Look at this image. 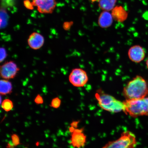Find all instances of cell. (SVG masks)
I'll list each match as a JSON object with an SVG mask.
<instances>
[{
    "label": "cell",
    "instance_id": "cell-9",
    "mask_svg": "<svg viewBox=\"0 0 148 148\" xmlns=\"http://www.w3.org/2000/svg\"><path fill=\"white\" fill-rule=\"evenodd\" d=\"M44 37L40 33L36 32L32 33L29 37L28 43L29 46L34 50H38L44 45Z\"/></svg>",
    "mask_w": 148,
    "mask_h": 148
},
{
    "label": "cell",
    "instance_id": "cell-10",
    "mask_svg": "<svg viewBox=\"0 0 148 148\" xmlns=\"http://www.w3.org/2000/svg\"><path fill=\"white\" fill-rule=\"evenodd\" d=\"M86 137L82 129L74 130L71 134V144L74 147L80 148L85 145Z\"/></svg>",
    "mask_w": 148,
    "mask_h": 148
},
{
    "label": "cell",
    "instance_id": "cell-19",
    "mask_svg": "<svg viewBox=\"0 0 148 148\" xmlns=\"http://www.w3.org/2000/svg\"><path fill=\"white\" fill-rule=\"evenodd\" d=\"M1 53V62L3 61L7 56V53L6 49L4 48L1 47L0 49Z\"/></svg>",
    "mask_w": 148,
    "mask_h": 148
},
{
    "label": "cell",
    "instance_id": "cell-16",
    "mask_svg": "<svg viewBox=\"0 0 148 148\" xmlns=\"http://www.w3.org/2000/svg\"><path fill=\"white\" fill-rule=\"evenodd\" d=\"M8 15L7 14L4 9H1V24L3 23V26H5L6 23L7 22V20H8Z\"/></svg>",
    "mask_w": 148,
    "mask_h": 148
},
{
    "label": "cell",
    "instance_id": "cell-8",
    "mask_svg": "<svg viewBox=\"0 0 148 148\" xmlns=\"http://www.w3.org/2000/svg\"><path fill=\"white\" fill-rule=\"evenodd\" d=\"M128 56L130 60L132 62L136 63H140L144 59L145 51L140 46H133L128 50Z\"/></svg>",
    "mask_w": 148,
    "mask_h": 148
},
{
    "label": "cell",
    "instance_id": "cell-4",
    "mask_svg": "<svg viewBox=\"0 0 148 148\" xmlns=\"http://www.w3.org/2000/svg\"><path fill=\"white\" fill-rule=\"evenodd\" d=\"M137 144L134 134L126 131L122 133L118 139L107 143L102 148H135Z\"/></svg>",
    "mask_w": 148,
    "mask_h": 148
},
{
    "label": "cell",
    "instance_id": "cell-6",
    "mask_svg": "<svg viewBox=\"0 0 148 148\" xmlns=\"http://www.w3.org/2000/svg\"><path fill=\"white\" fill-rule=\"evenodd\" d=\"M19 70L20 68L14 61H8L1 66L0 75L3 79L10 80L14 78Z\"/></svg>",
    "mask_w": 148,
    "mask_h": 148
},
{
    "label": "cell",
    "instance_id": "cell-13",
    "mask_svg": "<svg viewBox=\"0 0 148 148\" xmlns=\"http://www.w3.org/2000/svg\"><path fill=\"white\" fill-rule=\"evenodd\" d=\"M12 86L11 82L8 80L3 79L0 81V93L1 95L10 94L12 92Z\"/></svg>",
    "mask_w": 148,
    "mask_h": 148
},
{
    "label": "cell",
    "instance_id": "cell-11",
    "mask_svg": "<svg viewBox=\"0 0 148 148\" xmlns=\"http://www.w3.org/2000/svg\"><path fill=\"white\" fill-rule=\"evenodd\" d=\"M113 18L112 15L108 12H102L99 17L98 23L101 28H107L111 26L113 23Z\"/></svg>",
    "mask_w": 148,
    "mask_h": 148
},
{
    "label": "cell",
    "instance_id": "cell-25",
    "mask_svg": "<svg viewBox=\"0 0 148 148\" xmlns=\"http://www.w3.org/2000/svg\"><path fill=\"white\" fill-rule=\"evenodd\" d=\"M14 0H6L7 3L9 4H11L12 2L14 1Z\"/></svg>",
    "mask_w": 148,
    "mask_h": 148
},
{
    "label": "cell",
    "instance_id": "cell-27",
    "mask_svg": "<svg viewBox=\"0 0 148 148\" xmlns=\"http://www.w3.org/2000/svg\"><path fill=\"white\" fill-rule=\"evenodd\" d=\"M92 2H94L96 1H98L99 2V0H90Z\"/></svg>",
    "mask_w": 148,
    "mask_h": 148
},
{
    "label": "cell",
    "instance_id": "cell-20",
    "mask_svg": "<svg viewBox=\"0 0 148 148\" xmlns=\"http://www.w3.org/2000/svg\"><path fill=\"white\" fill-rule=\"evenodd\" d=\"M24 4L25 7L29 9L32 10L34 9L33 5L29 0L24 1Z\"/></svg>",
    "mask_w": 148,
    "mask_h": 148
},
{
    "label": "cell",
    "instance_id": "cell-12",
    "mask_svg": "<svg viewBox=\"0 0 148 148\" xmlns=\"http://www.w3.org/2000/svg\"><path fill=\"white\" fill-rule=\"evenodd\" d=\"M112 15L113 19L118 22H123L127 19L128 14L121 6H117L113 9Z\"/></svg>",
    "mask_w": 148,
    "mask_h": 148
},
{
    "label": "cell",
    "instance_id": "cell-23",
    "mask_svg": "<svg viewBox=\"0 0 148 148\" xmlns=\"http://www.w3.org/2000/svg\"><path fill=\"white\" fill-rule=\"evenodd\" d=\"M15 147L12 141H10L8 142L6 146L7 148H14Z\"/></svg>",
    "mask_w": 148,
    "mask_h": 148
},
{
    "label": "cell",
    "instance_id": "cell-24",
    "mask_svg": "<svg viewBox=\"0 0 148 148\" xmlns=\"http://www.w3.org/2000/svg\"><path fill=\"white\" fill-rule=\"evenodd\" d=\"M78 124V122H72L71 124V126L74 127V128H76L77 126V125Z\"/></svg>",
    "mask_w": 148,
    "mask_h": 148
},
{
    "label": "cell",
    "instance_id": "cell-14",
    "mask_svg": "<svg viewBox=\"0 0 148 148\" xmlns=\"http://www.w3.org/2000/svg\"><path fill=\"white\" fill-rule=\"evenodd\" d=\"M117 0H99V6L102 10L110 11L113 10Z\"/></svg>",
    "mask_w": 148,
    "mask_h": 148
},
{
    "label": "cell",
    "instance_id": "cell-22",
    "mask_svg": "<svg viewBox=\"0 0 148 148\" xmlns=\"http://www.w3.org/2000/svg\"><path fill=\"white\" fill-rule=\"evenodd\" d=\"M72 24L73 22H64L63 25V28L65 30H68L70 29Z\"/></svg>",
    "mask_w": 148,
    "mask_h": 148
},
{
    "label": "cell",
    "instance_id": "cell-26",
    "mask_svg": "<svg viewBox=\"0 0 148 148\" xmlns=\"http://www.w3.org/2000/svg\"><path fill=\"white\" fill-rule=\"evenodd\" d=\"M146 65L147 68L148 69V57L147 58L146 61Z\"/></svg>",
    "mask_w": 148,
    "mask_h": 148
},
{
    "label": "cell",
    "instance_id": "cell-18",
    "mask_svg": "<svg viewBox=\"0 0 148 148\" xmlns=\"http://www.w3.org/2000/svg\"><path fill=\"white\" fill-rule=\"evenodd\" d=\"M11 139L12 142L15 146H16L20 144L19 138L16 134H13L12 135Z\"/></svg>",
    "mask_w": 148,
    "mask_h": 148
},
{
    "label": "cell",
    "instance_id": "cell-5",
    "mask_svg": "<svg viewBox=\"0 0 148 148\" xmlns=\"http://www.w3.org/2000/svg\"><path fill=\"white\" fill-rule=\"evenodd\" d=\"M69 80L71 84L76 87L85 86L88 81L87 73L82 69H73L69 76Z\"/></svg>",
    "mask_w": 148,
    "mask_h": 148
},
{
    "label": "cell",
    "instance_id": "cell-17",
    "mask_svg": "<svg viewBox=\"0 0 148 148\" xmlns=\"http://www.w3.org/2000/svg\"><path fill=\"white\" fill-rule=\"evenodd\" d=\"M61 101L58 97H56L52 99L50 106L54 108H59L61 105Z\"/></svg>",
    "mask_w": 148,
    "mask_h": 148
},
{
    "label": "cell",
    "instance_id": "cell-2",
    "mask_svg": "<svg viewBox=\"0 0 148 148\" xmlns=\"http://www.w3.org/2000/svg\"><path fill=\"white\" fill-rule=\"evenodd\" d=\"M98 105L105 111L112 113H118L124 111V102L119 101L112 95L99 90L95 94Z\"/></svg>",
    "mask_w": 148,
    "mask_h": 148
},
{
    "label": "cell",
    "instance_id": "cell-21",
    "mask_svg": "<svg viewBox=\"0 0 148 148\" xmlns=\"http://www.w3.org/2000/svg\"><path fill=\"white\" fill-rule=\"evenodd\" d=\"M34 102L36 104H43L44 101L43 98L40 94H38L35 99Z\"/></svg>",
    "mask_w": 148,
    "mask_h": 148
},
{
    "label": "cell",
    "instance_id": "cell-3",
    "mask_svg": "<svg viewBox=\"0 0 148 148\" xmlns=\"http://www.w3.org/2000/svg\"><path fill=\"white\" fill-rule=\"evenodd\" d=\"M124 112L133 117L148 115V97L138 100H126L123 102Z\"/></svg>",
    "mask_w": 148,
    "mask_h": 148
},
{
    "label": "cell",
    "instance_id": "cell-7",
    "mask_svg": "<svg viewBox=\"0 0 148 148\" xmlns=\"http://www.w3.org/2000/svg\"><path fill=\"white\" fill-rule=\"evenodd\" d=\"M32 3L41 13H52L56 5L55 0H32Z\"/></svg>",
    "mask_w": 148,
    "mask_h": 148
},
{
    "label": "cell",
    "instance_id": "cell-1",
    "mask_svg": "<svg viewBox=\"0 0 148 148\" xmlns=\"http://www.w3.org/2000/svg\"><path fill=\"white\" fill-rule=\"evenodd\" d=\"M123 95L126 100H138L148 95V84L143 77L137 75L124 87Z\"/></svg>",
    "mask_w": 148,
    "mask_h": 148
},
{
    "label": "cell",
    "instance_id": "cell-15",
    "mask_svg": "<svg viewBox=\"0 0 148 148\" xmlns=\"http://www.w3.org/2000/svg\"><path fill=\"white\" fill-rule=\"evenodd\" d=\"M2 107L6 112H8L13 108V103L9 99H6L3 101L2 104Z\"/></svg>",
    "mask_w": 148,
    "mask_h": 148
}]
</instances>
